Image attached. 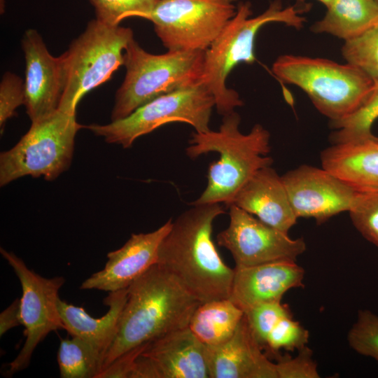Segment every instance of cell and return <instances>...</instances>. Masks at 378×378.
<instances>
[{
  "label": "cell",
  "instance_id": "cell-1",
  "mask_svg": "<svg viewBox=\"0 0 378 378\" xmlns=\"http://www.w3.org/2000/svg\"><path fill=\"white\" fill-rule=\"evenodd\" d=\"M221 204H192L174 220L158 249L157 265L200 302L229 298L234 269L220 257L212 238Z\"/></svg>",
  "mask_w": 378,
  "mask_h": 378
},
{
  "label": "cell",
  "instance_id": "cell-2",
  "mask_svg": "<svg viewBox=\"0 0 378 378\" xmlns=\"http://www.w3.org/2000/svg\"><path fill=\"white\" fill-rule=\"evenodd\" d=\"M200 303L174 276L158 265H153L127 288V300L104 355L101 372L130 351L187 328Z\"/></svg>",
  "mask_w": 378,
  "mask_h": 378
},
{
  "label": "cell",
  "instance_id": "cell-3",
  "mask_svg": "<svg viewBox=\"0 0 378 378\" xmlns=\"http://www.w3.org/2000/svg\"><path fill=\"white\" fill-rule=\"evenodd\" d=\"M241 117L234 111L223 115L218 130L192 133L187 155L195 159L217 152L220 158L209 165L207 185L191 204H224L228 206L246 182L260 169L272 166L270 134L255 124L247 134L239 130Z\"/></svg>",
  "mask_w": 378,
  "mask_h": 378
},
{
  "label": "cell",
  "instance_id": "cell-4",
  "mask_svg": "<svg viewBox=\"0 0 378 378\" xmlns=\"http://www.w3.org/2000/svg\"><path fill=\"white\" fill-rule=\"evenodd\" d=\"M251 15L250 3H241L235 15L204 52L202 83L214 95L215 106L221 115L243 105L239 93L228 88L226 80L239 63L255 61L254 45L259 30L270 22L300 29L304 22L295 6L283 8L279 0L272 2L260 15L252 18Z\"/></svg>",
  "mask_w": 378,
  "mask_h": 378
},
{
  "label": "cell",
  "instance_id": "cell-5",
  "mask_svg": "<svg viewBox=\"0 0 378 378\" xmlns=\"http://www.w3.org/2000/svg\"><path fill=\"white\" fill-rule=\"evenodd\" d=\"M204 52L150 53L132 39L124 53L125 78L116 91L111 121L122 119L148 102L202 83Z\"/></svg>",
  "mask_w": 378,
  "mask_h": 378
},
{
  "label": "cell",
  "instance_id": "cell-6",
  "mask_svg": "<svg viewBox=\"0 0 378 378\" xmlns=\"http://www.w3.org/2000/svg\"><path fill=\"white\" fill-rule=\"evenodd\" d=\"M272 71L281 81L302 90L330 122L355 111L374 85V80L354 66L323 58L284 55L273 63Z\"/></svg>",
  "mask_w": 378,
  "mask_h": 378
},
{
  "label": "cell",
  "instance_id": "cell-7",
  "mask_svg": "<svg viewBox=\"0 0 378 378\" xmlns=\"http://www.w3.org/2000/svg\"><path fill=\"white\" fill-rule=\"evenodd\" d=\"M133 38L129 27L108 24L97 18L90 20L61 55L64 86L58 109L76 113L82 97L124 64L125 50Z\"/></svg>",
  "mask_w": 378,
  "mask_h": 378
},
{
  "label": "cell",
  "instance_id": "cell-8",
  "mask_svg": "<svg viewBox=\"0 0 378 378\" xmlns=\"http://www.w3.org/2000/svg\"><path fill=\"white\" fill-rule=\"evenodd\" d=\"M76 113L57 110L30 128L10 150L0 155V185L25 176L57 178L66 171L73 158L75 138L82 128Z\"/></svg>",
  "mask_w": 378,
  "mask_h": 378
},
{
  "label": "cell",
  "instance_id": "cell-9",
  "mask_svg": "<svg viewBox=\"0 0 378 378\" xmlns=\"http://www.w3.org/2000/svg\"><path fill=\"white\" fill-rule=\"evenodd\" d=\"M215 105L212 93L200 83L161 95L122 119L86 127L106 142L127 148L139 137L171 122H185L197 132H207Z\"/></svg>",
  "mask_w": 378,
  "mask_h": 378
},
{
  "label": "cell",
  "instance_id": "cell-10",
  "mask_svg": "<svg viewBox=\"0 0 378 378\" xmlns=\"http://www.w3.org/2000/svg\"><path fill=\"white\" fill-rule=\"evenodd\" d=\"M238 0H158L141 18L168 50L205 51L235 15Z\"/></svg>",
  "mask_w": 378,
  "mask_h": 378
},
{
  "label": "cell",
  "instance_id": "cell-11",
  "mask_svg": "<svg viewBox=\"0 0 378 378\" xmlns=\"http://www.w3.org/2000/svg\"><path fill=\"white\" fill-rule=\"evenodd\" d=\"M0 252L17 275L22 290L20 309L26 339L18 355L8 364L6 374L11 376L27 368L34 351L50 332L64 329L57 302L65 279L43 277L15 253L3 248Z\"/></svg>",
  "mask_w": 378,
  "mask_h": 378
},
{
  "label": "cell",
  "instance_id": "cell-12",
  "mask_svg": "<svg viewBox=\"0 0 378 378\" xmlns=\"http://www.w3.org/2000/svg\"><path fill=\"white\" fill-rule=\"evenodd\" d=\"M227 207L229 225L218 234L217 243L230 251L235 267L296 261L305 251L302 238L292 239L234 204Z\"/></svg>",
  "mask_w": 378,
  "mask_h": 378
},
{
  "label": "cell",
  "instance_id": "cell-13",
  "mask_svg": "<svg viewBox=\"0 0 378 378\" xmlns=\"http://www.w3.org/2000/svg\"><path fill=\"white\" fill-rule=\"evenodd\" d=\"M127 378H209L206 346L188 327L139 347Z\"/></svg>",
  "mask_w": 378,
  "mask_h": 378
},
{
  "label": "cell",
  "instance_id": "cell-14",
  "mask_svg": "<svg viewBox=\"0 0 378 378\" xmlns=\"http://www.w3.org/2000/svg\"><path fill=\"white\" fill-rule=\"evenodd\" d=\"M281 178L298 218H313L318 224L349 212L358 192L323 167L301 165Z\"/></svg>",
  "mask_w": 378,
  "mask_h": 378
},
{
  "label": "cell",
  "instance_id": "cell-15",
  "mask_svg": "<svg viewBox=\"0 0 378 378\" xmlns=\"http://www.w3.org/2000/svg\"><path fill=\"white\" fill-rule=\"evenodd\" d=\"M25 61L24 106L35 122L54 113L59 108L64 86L62 55L54 57L41 36L33 29L25 31L22 39Z\"/></svg>",
  "mask_w": 378,
  "mask_h": 378
},
{
  "label": "cell",
  "instance_id": "cell-16",
  "mask_svg": "<svg viewBox=\"0 0 378 378\" xmlns=\"http://www.w3.org/2000/svg\"><path fill=\"white\" fill-rule=\"evenodd\" d=\"M169 219L157 230L132 234L120 248L107 254L104 267L86 279L80 289L114 292L127 288L150 267L157 263L160 244L171 228Z\"/></svg>",
  "mask_w": 378,
  "mask_h": 378
},
{
  "label": "cell",
  "instance_id": "cell-17",
  "mask_svg": "<svg viewBox=\"0 0 378 378\" xmlns=\"http://www.w3.org/2000/svg\"><path fill=\"white\" fill-rule=\"evenodd\" d=\"M304 277L296 261L235 267L229 299L245 314L258 304L281 302L288 290L304 286Z\"/></svg>",
  "mask_w": 378,
  "mask_h": 378
},
{
  "label": "cell",
  "instance_id": "cell-18",
  "mask_svg": "<svg viewBox=\"0 0 378 378\" xmlns=\"http://www.w3.org/2000/svg\"><path fill=\"white\" fill-rule=\"evenodd\" d=\"M209 378H278L272 362L255 340L244 314L225 342L206 346Z\"/></svg>",
  "mask_w": 378,
  "mask_h": 378
},
{
  "label": "cell",
  "instance_id": "cell-19",
  "mask_svg": "<svg viewBox=\"0 0 378 378\" xmlns=\"http://www.w3.org/2000/svg\"><path fill=\"white\" fill-rule=\"evenodd\" d=\"M231 204L286 233L297 223L281 176L271 166L259 169L240 189Z\"/></svg>",
  "mask_w": 378,
  "mask_h": 378
},
{
  "label": "cell",
  "instance_id": "cell-20",
  "mask_svg": "<svg viewBox=\"0 0 378 378\" xmlns=\"http://www.w3.org/2000/svg\"><path fill=\"white\" fill-rule=\"evenodd\" d=\"M322 167L358 192H378V137L333 144L321 154Z\"/></svg>",
  "mask_w": 378,
  "mask_h": 378
},
{
  "label": "cell",
  "instance_id": "cell-21",
  "mask_svg": "<svg viewBox=\"0 0 378 378\" xmlns=\"http://www.w3.org/2000/svg\"><path fill=\"white\" fill-rule=\"evenodd\" d=\"M127 298V288L109 293L104 300L108 310L101 318H94L83 307L68 304L59 298L57 305L64 329L71 337L90 343L102 354L103 359L115 335Z\"/></svg>",
  "mask_w": 378,
  "mask_h": 378
},
{
  "label": "cell",
  "instance_id": "cell-22",
  "mask_svg": "<svg viewBox=\"0 0 378 378\" xmlns=\"http://www.w3.org/2000/svg\"><path fill=\"white\" fill-rule=\"evenodd\" d=\"M312 30L343 39L353 38L378 22L377 0H332Z\"/></svg>",
  "mask_w": 378,
  "mask_h": 378
},
{
  "label": "cell",
  "instance_id": "cell-23",
  "mask_svg": "<svg viewBox=\"0 0 378 378\" xmlns=\"http://www.w3.org/2000/svg\"><path fill=\"white\" fill-rule=\"evenodd\" d=\"M244 316L229 298L214 300L199 304L188 327L204 345L216 346L234 334Z\"/></svg>",
  "mask_w": 378,
  "mask_h": 378
},
{
  "label": "cell",
  "instance_id": "cell-24",
  "mask_svg": "<svg viewBox=\"0 0 378 378\" xmlns=\"http://www.w3.org/2000/svg\"><path fill=\"white\" fill-rule=\"evenodd\" d=\"M57 362L62 378H98L102 354L85 340L72 337L61 341Z\"/></svg>",
  "mask_w": 378,
  "mask_h": 378
},
{
  "label": "cell",
  "instance_id": "cell-25",
  "mask_svg": "<svg viewBox=\"0 0 378 378\" xmlns=\"http://www.w3.org/2000/svg\"><path fill=\"white\" fill-rule=\"evenodd\" d=\"M378 118V79L365 101L346 118L330 122L336 131L331 135L333 144L343 143L372 134V125Z\"/></svg>",
  "mask_w": 378,
  "mask_h": 378
},
{
  "label": "cell",
  "instance_id": "cell-26",
  "mask_svg": "<svg viewBox=\"0 0 378 378\" xmlns=\"http://www.w3.org/2000/svg\"><path fill=\"white\" fill-rule=\"evenodd\" d=\"M342 54L346 63L372 80L378 79V22L358 36L345 41Z\"/></svg>",
  "mask_w": 378,
  "mask_h": 378
},
{
  "label": "cell",
  "instance_id": "cell-27",
  "mask_svg": "<svg viewBox=\"0 0 378 378\" xmlns=\"http://www.w3.org/2000/svg\"><path fill=\"white\" fill-rule=\"evenodd\" d=\"M350 347L359 354L378 363V316L368 309H360L347 334Z\"/></svg>",
  "mask_w": 378,
  "mask_h": 378
},
{
  "label": "cell",
  "instance_id": "cell-28",
  "mask_svg": "<svg viewBox=\"0 0 378 378\" xmlns=\"http://www.w3.org/2000/svg\"><path fill=\"white\" fill-rule=\"evenodd\" d=\"M309 331L292 314L282 318L269 333L265 348L273 356L279 354L281 349L286 351L300 350L307 345Z\"/></svg>",
  "mask_w": 378,
  "mask_h": 378
},
{
  "label": "cell",
  "instance_id": "cell-29",
  "mask_svg": "<svg viewBox=\"0 0 378 378\" xmlns=\"http://www.w3.org/2000/svg\"><path fill=\"white\" fill-rule=\"evenodd\" d=\"M349 213L356 229L378 248V192H357Z\"/></svg>",
  "mask_w": 378,
  "mask_h": 378
},
{
  "label": "cell",
  "instance_id": "cell-30",
  "mask_svg": "<svg viewBox=\"0 0 378 378\" xmlns=\"http://www.w3.org/2000/svg\"><path fill=\"white\" fill-rule=\"evenodd\" d=\"M94 6L96 18L111 25L120 24L130 17L141 18L158 0H89Z\"/></svg>",
  "mask_w": 378,
  "mask_h": 378
},
{
  "label": "cell",
  "instance_id": "cell-31",
  "mask_svg": "<svg viewBox=\"0 0 378 378\" xmlns=\"http://www.w3.org/2000/svg\"><path fill=\"white\" fill-rule=\"evenodd\" d=\"M244 314L255 340L263 349L267 336L275 325L292 313L286 304L273 302L258 304Z\"/></svg>",
  "mask_w": 378,
  "mask_h": 378
},
{
  "label": "cell",
  "instance_id": "cell-32",
  "mask_svg": "<svg viewBox=\"0 0 378 378\" xmlns=\"http://www.w3.org/2000/svg\"><path fill=\"white\" fill-rule=\"evenodd\" d=\"M275 358L278 378L320 377L313 352L307 345L298 350L295 357L279 354Z\"/></svg>",
  "mask_w": 378,
  "mask_h": 378
},
{
  "label": "cell",
  "instance_id": "cell-33",
  "mask_svg": "<svg viewBox=\"0 0 378 378\" xmlns=\"http://www.w3.org/2000/svg\"><path fill=\"white\" fill-rule=\"evenodd\" d=\"M24 83L18 75L6 72L0 83V127L3 132L8 119L15 115L18 107L24 104Z\"/></svg>",
  "mask_w": 378,
  "mask_h": 378
},
{
  "label": "cell",
  "instance_id": "cell-34",
  "mask_svg": "<svg viewBox=\"0 0 378 378\" xmlns=\"http://www.w3.org/2000/svg\"><path fill=\"white\" fill-rule=\"evenodd\" d=\"M20 325H22L20 299L17 298L0 314V335Z\"/></svg>",
  "mask_w": 378,
  "mask_h": 378
},
{
  "label": "cell",
  "instance_id": "cell-35",
  "mask_svg": "<svg viewBox=\"0 0 378 378\" xmlns=\"http://www.w3.org/2000/svg\"><path fill=\"white\" fill-rule=\"evenodd\" d=\"M377 1H378V0H377Z\"/></svg>",
  "mask_w": 378,
  "mask_h": 378
}]
</instances>
